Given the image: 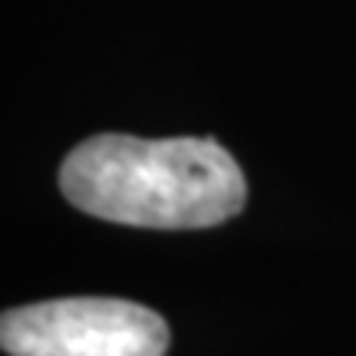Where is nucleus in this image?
I'll use <instances>...</instances> for the list:
<instances>
[{
  "mask_svg": "<svg viewBox=\"0 0 356 356\" xmlns=\"http://www.w3.org/2000/svg\"><path fill=\"white\" fill-rule=\"evenodd\" d=\"M60 191L83 215L132 228H215L248 202L234 155L208 136H92L60 165Z\"/></svg>",
  "mask_w": 356,
  "mask_h": 356,
  "instance_id": "nucleus-1",
  "label": "nucleus"
},
{
  "mask_svg": "<svg viewBox=\"0 0 356 356\" xmlns=\"http://www.w3.org/2000/svg\"><path fill=\"white\" fill-rule=\"evenodd\" d=\"M168 323L119 297H63L13 307L0 320L10 356H165Z\"/></svg>",
  "mask_w": 356,
  "mask_h": 356,
  "instance_id": "nucleus-2",
  "label": "nucleus"
}]
</instances>
